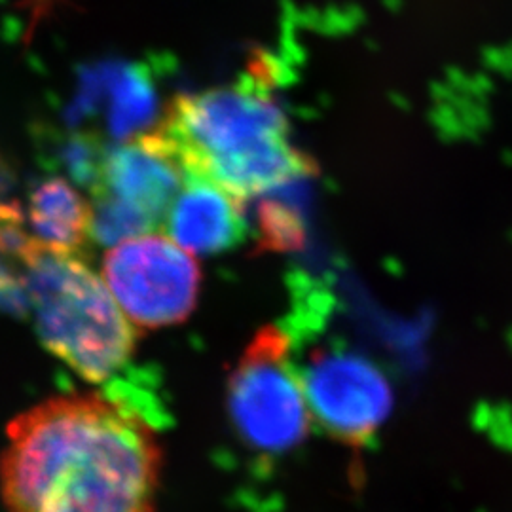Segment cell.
Returning a JSON list of instances; mask_svg holds the SVG:
<instances>
[{
	"instance_id": "obj_3",
	"label": "cell",
	"mask_w": 512,
	"mask_h": 512,
	"mask_svg": "<svg viewBox=\"0 0 512 512\" xmlns=\"http://www.w3.org/2000/svg\"><path fill=\"white\" fill-rule=\"evenodd\" d=\"M18 264L44 348L92 384L128 365L141 332L80 256L35 241Z\"/></svg>"
},
{
	"instance_id": "obj_13",
	"label": "cell",
	"mask_w": 512,
	"mask_h": 512,
	"mask_svg": "<svg viewBox=\"0 0 512 512\" xmlns=\"http://www.w3.org/2000/svg\"><path fill=\"white\" fill-rule=\"evenodd\" d=\"M12 183V173L8 169V165L4 164V160L0 158V194H4Z\"/></svg>"
},
{
	"instance_id": "obj_6",
	"label": "cell",
	"mask_w": 512,
	"mask_h": 512,
	"mask_svg": "<svg viewBox=\"0 0 512 512\" xmlns=\"http://www.w3.org/2000/svg\"><path fill=\"white\" fill-rule=\"evenodd\" d=\"M300 382L311 416L340 439H365L391 408V387L384 372L353 351H315L302 368Z\"/></svg>"
},
{
	"instance_id": "obj_2",
	"label": "cell",
	"mask_w": 512,
	"mask_h": 512,
	"mask_svg": "<svg viewBox=\"0 0 512 512\" xmlns=\"http://www.w3.org/2000/svg\"><path fill=\"white\" fill-rule=\"evenodd\" d=\"M268 78L256 69L238 84L171 101L158 129L186 175L217 184L243 202L310 177L313 162L294 147Z\"/></svg>"
},
{
	"instance_id": "obj_12",
	"label": "cell",
	"mask_w": 512,
	"mask_h": 512,
	"mask_svg": "<svg viewBox=\"0 0 512 512\" xmlns=\"http://www.w3.org/2000/svg\"><path fill=\"white\" fill-rule=\"evenodd\" d=\"M35 241L18 203L0 202V253L19 262Z\"/></svg>"
},
{
	"instance_id": "obj_10",
	"label": "cell",
	"mask_w": 512,
	"mask_h": 512,
	"mask_svg": "<svg viewBox=\"0 0 512 512\" xmlns=\"http://www.w3.org/2000/svg\"><path fill=\"white\" fill-rule=\"evenodd\" d=\"M78 101L84 114L103 107L105 126L120 143L145 133L143 129L156 114V93L150 80L133 67H107L90 74Z\"/></svg>"
},
{
	"instance_id": "obj_5",
	"label": "cell",
	"mask_w": 512,
	"mask_h": 512,
	"mask_svg": "<svg viewBox=\"0 0 512 512\" xmlns=\"http://www.w3.org/2000/svg\"><path fill=\"white\" fill-rule=\"evenodd\" d=\"M103 275L137 329H162L186 321L202 285V272L192 253L156 234L112 245L103 258Z\"/></svg>"
},
{
	"instance_id": "obj_9",
	"label": "cell",
	"mask_w": 512,
	"mask_h": 512,
	"mask_svg": "<svg viewBox=\"0 0 512 512\" xmlns=\"http://www.w3.org/2000/svg\"><path fill=\"white\" fill-rule=\"evenodd\" d=\"M27 224L44 247L82 258L93 236L92 203L65 179L50 177L29 196Z\"/></svg>"
},
{
	"instance_id": "obj_7",
	"label": "cell",
	"mask_w": 512,
	"mask_h": 512,
	"mask_svg": "<svg viewBox=\"0 0 512 512\" xmlns=\"http://www.w3.org/2000/svg\"><path fill=\"white\" fill-rule=\"evenodd\" d=\"M184 179L186 171L177 152L156 128L105 152L92 194L109 196L158 228L179 196Z\"/></svg>"
},
{
	"instance_id": "obj_1",
	"label": "cell",
	"mask_w": 512,
	"mask_h": 512,
	"mask_svg": "<svg viewBox=\"0 0 512 512\" xmlns=\"http://www.w3.org/2000/svg\"><path fill=\"white\" fill-rule=\"evenodd\" d=\"M133 395L55 397L8 427V512H154L162 452Z\"/></svg>"
},
{
	"instance_id": "obj_8",
	"label": "cell",
	"mask_w": 512,
	"mask_h": 512,
	"mask_svg": "<svg viewBox=\"0 0 512 512\" xmlns=\"http://www.w3.org/2000/svg\"><path fill=\"white\" fill-rule=\"evenodd\" d=\"M165 230L192 255H217L247 234L243 200L205 179L186 175L165 217Z\"/></svg>"
},
{
	"instance_id": "obj_11",
	"label": "cell",
	"mask_w": 512,
	"mask_h": 512,
	"mask_svg": "<svg viewBox=\"0 0 512 512\" xmlns=\"http://www.w3.org/2000/svg\"><path fill=\"white\" fill-rule=\"evenodd\" d=\"M289 186L270 192V198L256 203V243L264 251L289 253L302 249L306 243V217L300 196L285 194Z\"/></svg>"
},
{
	"instance_id": "obj_4",
	"label": "cell",
	"mask_w": 512,
	"mask_h": 512,
	"mask_svg": "<svg viewBox=\"0 0 512 512\" xmlns=\"http://www.w3.org/2000/svg\"><path fill=\"white\" fill-rule=\"evenodd\" d=\"M228 410L239 439L258 454L279 456L304 440L310 406L283 330L256 332L228 380Z\"/></svg>"
}]
</instances>
